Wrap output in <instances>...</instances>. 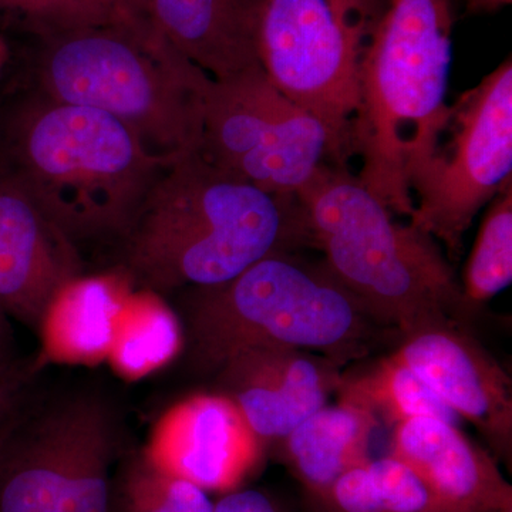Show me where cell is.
Here are the masks:
<instances>
[{
  "mask_svg": "<svg viewBox=\"0 0 512 512\" xmlns=\"http://www.w3.org/2000/svg\"><path fill=\"white\" fill-rule=\"evenodd\" d=\"M42 37L37 77L47 99L109 114L156 156L200 150L212 79L148 16Z\"/></svg>",
  "mask_w": 512,
  "mask_h": 512,
  "instance_id": "obj_4",
  "label": "cell"
},
{
  "mask_svg": "<svg viewBox=\"0 0 512 512\" xmlns=\"http://www.w3.org/2000/svg\"><path fill=\"white\" fill-rule=\"evenodd\" d=\"M319 500L328 512H450L393 456L346 471Z\"/></svg>",
  "mask_w": 512,
  "mask_h": 512,
  "instance_id": "obj_20",
  "label": "cell"
},
{
  "mask_svg": "<svg viewBox=\"0 0 512 512\" xmlns=\"http://www.w3.org/2000/svg\"><path fill=\"white\" fill-rule=\"evenodd\" d=\"M326 271L380 325L399 333L467 326L460 282L436 239L400 224L343 164H326L296 194Z\"/></svg>",
  "mask_w": 512,
  "mask_h": 512,
  "instance_id": "obj_3",
  "label": "cell"
},
{
  "mask_svg": "<svg viewBox=\"0 0 512 512\" xmlns=\"http://www.w3.org/2000/svg\"><path fill=\"white\" fill-rule=\"evenodd\" d=\"M183 349V328L160 295L137 291L128 295L121 312L111 363L126 377L146 376L167 365Z\"/></svg>",
  "mask_w": 512,
  "mask_h": 512,
  "instance_id": "obj_21",
  "label": "cell"
},
{
  "mask_svg": "<svg viewBox=\"0 0 512 512\" xmlns=\"http://www.w3.org/2000/svg\"><path fill=\"white\" fill-rule=\"evenodd\" d=\"M126 453V424L104 387L40 377L0 436V512H111Z\"/></svg>",
  "mask_w": 512,
  "mask_h": 512,
  "instance_id": "obj_7",
  "label": "cell"
},
{
  "mask_svg": "<svg viewBox=\"0 0 512 512\" xmlns=\"http://www.w3.org/2000/svg\"><path fill=\"white\" fill-rule=\"evenodd\" d=\"M198 153L269 194L291 197L323 165L339 164L325 124L286 97L262 67L211 80Z\"/></svg>",
  "mask_w": 512,
  "mask_h": 512,
  "instance_id": "obj_10",
  "label": "cell"
},
{
  "mask_svg": "<svg viewBox=\"0 0 512 512\" xmlns=\"http://www.w3.org/2000/svg\"><path fill=\"white\" fill-rule=\"evenodd\" d=\"M82 271L77 245L0 170V308L39 333L56 296Z\"/></svg>",
  "mask_w": 512,
  "mask_h": 512,
  "instance_id": "obj_12",
  "label": "cell"
},
{
  "mask_svg": "<svg viewBox=\"0 0 512 512\" xmlns=\"http://www.w3.org/2000/svg\"><path fill=\"white\" fill-rule=\"evenodd\" d=\"M0 147V170L76 245L119 241L174 160L151 153L109 114L43 94L10 114Z\"/></svg>",
  "mask_w": 512,
  "mask_h": 512,
  "instance_id": "obj_2",
  "label": "cell"
},
{
  "mask_svg": "<svg viewBox=\"0 0 512 512\" xmlns=\"http://www.w3.org/2000/svg\"><path fill=\"white\" fill-rule=\"evenodd\" d=\"M133 289L120 271L82 275L64 286L40 326V355L69 362H96L109 356Z\"/></svg>",
  "mask_w": 512,
  "mask_h": 512,
  "instance_id": "obj_17",
  "label": "cell"
},
{
  "mask_svg": "<svg viewBox=\"0 0 512 512\" xmlns=\"http://www.w3.org/2000/svg\"><path fill=\"white\" fill-rule=\"evenodd\" d=\"M0 10L23 16L42 36L138 15L119 0H0Z\"/></svg>",
  "mask_w": 512,
  "mask_h": 512,
  "instance_id": "obj_24",
  "label": "cell"
},
{
  "mask_svg": "<svg viewBox=\"0 0 512 512\" xmlns=\"http://www.w3.org/2000/svg\"><path fill=\"white\" fill-rule=\"evenodd\" d=\"M183 349L198 373L256 346L318 352L339 367L369 355L387 333L326 271L275 252L231 281L184 289ZM399 335V333H397Z\"/></svg>",
  "mask_w": 512,
  "mask_h": 512,
  "instance_id": "obj_5",
  "label": "cell"
},
{
  "mask_svg": "<svg viewBox=\"0 0 512 512\" xmlns=\"http://www.w3.org/2000/svg\"><path fill=\"white\" fill-rule=\"evenodd\" d=\"M262 441L222 394H200L165 417L147 448L167 473L205 491L235 490L261 457Z\"/></svg>",
  "mask_w": 512,
  "mask_h": 512,
  "instance_id": "obj_14",
  "label": "cell"
},
{
  "mask_svg": "<svg viewBox=\"0 0 512 512\" xmlns=\"http://www.w3.org/2000/svg\"><path fill=\"white\" fill-rule=\"evenodd\" d=\"M119 241L121 274L160 296L224 284L265 256L312 247L298 197L269 194L198 151L164 168Z\"/></svg>",
  "mask_w": 512,
  "mask_h": 512,
  "instance_id": "obj_1",
  "label": "cell"
},
{
  "mask_svg": "<svg viewBox=\"0 0 512 512\" xmlns=\"http://www.w3.org/2000/svg\"><path fill=\"white\" fill-rule=\"evenodd\" d=\"M437 396L473 424L495 456H512L511 377L467 326L457 322L406 333L392 353Z\"/></svg>",
  "mask_w": 512,
  "mask_h": 512,
  "instance_id": "obj_11",
  "label": "cell"
},
{
  "mask_svg": "<svg viewBox=\"0 0 512 512\" xmlns=\"http://www.w3.org/2000/svg\"><path fill=\"white\" fill-rule=\"evenodd\" d=\"M214 512H278L274 503L256 490L229 491L214 504Z\"/></svg>",
  "mask_w": 512,
  "mask_h": 512,
  "instance_id": "obj_26",
  "label": "cell"
},
{
  "mask_svg": "<svg viewBox=\"0 0 512 512\" xmlns=\"http://www.w3.org/2000/svg\"><path fill=\"white\" fill-rule=\"evenodd\" d=\"M6 60H8V47L5 42L0 39V73H2L3 67H5Z\"/></svg>",
  "mask_w": 512,
  "mask_h": 512,
  "instance_id": "obj_30",
  "label": "cell"
},
{
  "mask_svg": "<svg viewBox=\"0 0 512 512\" xmlns=\"http://www.w3.org/2000/svg\"><path fill=\"white\" fill-rule=\"evenodd\" d=\"M262 0H148V18L191 63L225 80L262 67Z\"/></svg>",
  "mask_w": 512,
  "mask_h": 512,
  "instance_id": "obj_16",
  "label": "cell"
},
{
  "mask_svg": "<svg viewBox=\"0 0 512 512\" xmlns=\"http://www.w3.org/2000/svg\"><path fill=\"white\" fill-rule=\"evenodd\" d=\"M46 360L42 355L20 357L15 363L0 367V436L18 412L30 389L42 377Z\"/></svg>",
  "mask_w": 512,
  "mask_h": 512,
  "instance_id": "obj_25",
  "label": "cell"
},
{
  "mask_svg": "<svg viewBox=\"0 0 512 512\" xmlns=\"http://www.w3.org/2000/svg\"><path fill=\"white\" fill-rule=\"evenodd\" d=\"M512 282V184L488 204L468 256L461 292L468 311L478 309Z\"/></svg>",
  "mask_w": 512,
  "mask_h": 512,
  "instance_id": "obj_23",
  "label": "cell"
},
{
  "mask_svg": "<svg viewBox=\"0 0 512 512\" xmlns=\"http://www.w3.org/2000/svg\"><path fill=\"white\" fill-rule=\"evenodd\" d=\"M9 316L0 308V367H6L20 359L16 352L15 333Z\"/></svg>",
  "mask_w": 512,
  "mask_h": 512,
  "instance_id": "obj_27",
  "label": "cell"
},
{
  "mask_svg": "<svg viewBox=\"0 0 512 512\" xmlns=\"http://www.w3.org/2000/svg\"><path fill=\"white\" fill-rule=\"evenodd\" d=\"M512 60L507 57L448 109L430 157L407 174L413 225L457 261L485 205L512 184Z\"/></svg>",
  "mask_w": 512,
  "mask_h": 512,
  "instance_id": "obj_9",
  "label": "cell"
},
{
  "mask_svg": "<svg viewBox=\"0 0 512 512\" xmlns=\"http://www.w3.org/2000/svg\"><path fill=\"white\" fill-rule=\"evenodd\" d=\"M111 512H214L207 491L167 473L146 450L121 458Z\"/></svg>",
  "mask_w": 512,
  "mask_h": 512,
  "instance_id": "obj_22",
  "label": "cell"
},
{
  "mask_svg": "<svg viewBox=\"0 0 512 512\" xmlns=\"http://www.w3.org/2000/svg\"><path fill=\"white\" fill-rule=\"evenodd\" d=\"M389 0H262L259 63L268 79L350 153L360 74Z\"/></svg>",
  "mask_w": 512,
  "mask_h": 512,
  "instance_id": "obj_8",
  "label": "cell"
},
{
  "mask_svg": "<svg viewBox=\"0 0 512 512\" xmlns=\"http://www.w3.org/2000/svg\"><path fill=\"white\" fill-rule=\"evenodd\" d=\"M450 0H389L360 74L350 153L357 180L394 214L410 218L407 174L436 148L448 117Z\"/></svg>",
  "mask_w": 512,
  "mask_h": 512,
  "instance_id": "obj_6",
  "label": "cell"
},
{
  "mask_svg": "<svg viewBox=\"0 0 512 512\" xmlns=\"http://www.w3.org/2000/svg\"><path fill=\"white\" fill-rule=\"evenodd\" d=\"M390 456L450 512H512V488L494 458L447 421L416 417L397 424Z\"/></svg>",
  "mask_w": 512,
  "mask_h": 512,
  "instance_id": "obj_15",
  "label": "cell"
},
{
  "mask_svg": "<svg viewBox=\"0 0 512 512\" xmlns=\"http://www.w3.org/2000/svg\"><path fill=\"white\" fill-rule=\"evenodd\" d=\"M222 396L238 407L255 436L281 441L328 404L342 373L328 357L291 346H256L217 370Z\"/></svg>",
  "mask_w": 512,
  "mask_h": 512,
  "instance_id": "obj_13",
  "label": "cell"
},
{
  "mask_svg": "<svg viewBox=\"0 0 512 512\" xmlns=\"http://www.w3.org/2000/svg\"><path fill=\"white\" fill-rule=\"evenodd\" d=\"M119 2L131 12L148 16V0H119Z\"/></svg>",
  "mask_w": 512,
  "mask_h": 512,
  "instance_id": "obj_29",
  "label": "cell"
},
{
  "mask_svg": "<svg viewBox=\"0 0 512 512\" xmlns=\"http://www.w3.org/2000/svg\"><path fill=\"white\" fill-rule=\"evenodd\" d=\"M379 420L346 400L323 406L281 440L293 473L316 498L346 471L369 460Z\"/></svg>",
  "mask_w": 512,
  "mask_h": 512,
  "instance_id": "obj_18",
  "label": "cell"
},
{
  "mask_svg": "<svg viewBox=\"0 0 512 512\" xmlns=\"http://www.w3.org/2000/svg\"><path fill=\"white\" fill-rule=\"evenodd\" d=\"M340 400L363 407L379 421L397 426L416 417H434L457 426L460 416L423 382L410 367L392 355L343 375Z\"/></svg>",
  "mask_w": 512,
  "mask_h": 512,
  "instance_id": "obj_19",
  "label": "cell"
},
{
  "mask_svg": "<svg viewBox=\"0 0 512 512\" xmlns=\"http://www.w3.org/2000/svg\"><path fill=\"white\" fill-rule=\"evenodd\" d=\"M512 0H466L468 12L490 13L497 12L504 6L511 5Z\"/></svg>",
  "mask_w": 512,
  "mask_h": 512,
  "instance_id": "obj_28",
  "label": "cell"
}]
</instances>
